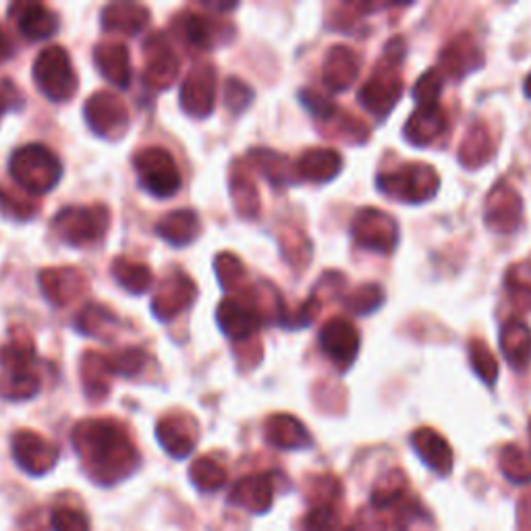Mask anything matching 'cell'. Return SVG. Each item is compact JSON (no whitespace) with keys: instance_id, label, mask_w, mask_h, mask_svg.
Masks as SVG:
<instances>
[{"instance_id":"cell-1","label":"cell","mask_w":531,"mask_h":531,"mask_svg":"<svg viewBox=\"0 0 531 531\" xmlns=\"http://www.w3.org/2000/svg\"><path fill=\"white\" fill-rule=\"evenodd\" d=\"M83 469L100 486H115L139 465L131 438L113 419H83L71 434Z\"/></svg>"},{"instance_id":"cell-2","label":"cell","mask_w":531,"mask_h":531,"mask_svg":"<svg viewBox=\"0 0 531 531\" xmlns=\"http://www.w3.org/2000/svg\"><path fill=\"white\" fill-rule=\"evenodd\" d=\"M405 40L393 38L384 48V59L378 63L372 77L359 90V102L370 115L384 119L397 106L403 94V79L399 75L405 59Z\"/></svg>"},{"instance_id":"cell-3","label":"cell","mask_w":531,"mask_h":531,"mask_svg":"<svg viewBox=\"0 0 531 531\" xmlns=\"http://www.w3.org/2000/svg\"><path fill=\"white\" fill-rule=\"evenodd\" d=\"M11 179L30 195H44L59 185L63 164L48 146L27 144L9 160Z\"/></svg>"},{"instance_id":"cell-4","label":"cell","mask_w":531,"mask_h":531,"mask_svg":"<svg viewBox=\"0 0 531 531\" xmlns=\"http://www.w3.org/2000/svg\"><path fill=\"white\" fill-rule=\"evenodd\" d=\"M110 225L106 206H67L52 220L57 237L71 247H86L98 243Z\"/></svg>"},{"instance_id":"cell-5","label":"cell","mask_w":531,"mask_h":531,"mask_svg":"<svg viewBox=\"0 0 531 531\" xmlns=\"http://www.w3.org/2000/svg\"><path fill=\"white\" fill-rule=\"evenodd\" d=\"M440 187V177L434 166L417 162L405 164L397 171H388L378 177V189L388 198H397L407 204H422L434 198Z\"/></svg>"},{"instance_id":"cell-6","label":"cell","mask_w":531,"mask_h":531,"mask_svg":"<svg viewBox=\"0 0 531 531\" xmlns=\"http://www.w3.org/2000/svg\"><path fill=\"white\" fill-rule=\"evenodd\" d=\"M34 79L38 90L52 102H67L77 92V75L63 46H48L38 54Z\"/></svg>"},{"instance_id":"cell-7","label":"cell","mask_w":531,"mask_h":531,"mask_svg":"<svg viewBox=\"0 0 531 531\" xmlns=\"http://www.w3.org/2000/svg\"><path fill=\"white\" fill-rule=\"evenodd\" d=\"M133 166L139 183L154 198L166 200L179 193L183 177L175 158L164 148L139 150L133 158Z\"/></svg>"},{"instance_id":"cell-8","label":"cell","mask_w":531,"mask_h":531,"mask_svg":"<svg viewBox=\"0 0 531 531\" xmlns=\"http://www.w3.org/2000/svg\"><path fill=\"white\" fill-rule=\"evenodd\" d=\"M351 235L361 247L390 254L399 243V225L378 208H361L351 222Z\"/></svg>"},{"instance_id":"cell-9","label":"cell","mask_w":531,"mask_h":531,"mask_svg":"<svg viewBox=\"0 0 531 531\" xmlns=\"http://www.w3.org/2000/svg\"><path fill=\"white\" fill-rule=\"evenodd\" d=\"M83 115L90 129L106 139H119L129 129V110L125 102L110 92H96L90 96L83 106Z\"/></svg>"},{"instance_id":"cell-10","label":"cell","mask_w":531,"mask_h":531,"mask_svg":"<svg viewBox=\"0 0 531 531\" xmlns=\"http://www.w3.org/2000/svg\"><path fill=\"white\" fill-rule=\"evenodd\" d=\"M179 104L183 113L193 119H204L214 113L216 69L212 65H198L189 71L181 83Z\"/></svg>"},{"instance_id":"cell-11","label":"cell","mask_w":531,"mask_h":531,"mask_svg":"<svg viewBox=\"0 0 531 531\" xmlns=\"http://www.w3.org/2000/svg\"><path fill=\"white\" fill-rule=\"evenodd\" d=\"M146 69L144 83L150 90H169L179 75V57L169 38L164 34H152L144 42Z\"/></svg>"},{"instance_id":"cell-12","label":"cell","mask_w":531,"mask_h":531,"mask_svg":"<svg viewBox=\"0 0 531 531\" xmlns=\"http://www.w3.org/2000/svg\"><path fill=\"white\" fill-rule=\"evenodd\" d=\"M15 463L30 475H46L59 463V449L48 438L32 432L19 430L11 440Z\"/></svg>"},{"instance_id":"cell-13","label":"cell","mask_w":531,"mask_h":531,"mask_svg":"<svg viewBox=\"0 0 531 531\" xmlns=\"http://www.w3.org/2000/svg\"><path fill=\"white\" fill-rule=\"evenodd\" d=\"M156 438L162 449L175 459H185L193 453L200 438L198 419L189 413L164 415L156 426Z\"/></svg>"},{"instance_id":"cell-14","label":"cell","mask_w":531,"mask_h":531,"mask_svg":"<svg viewBox=\"0 0 531 531\" xmlns=\"http://www.w3.org/2000/svg\"><path fill=\"white\" fill-rule=\"evenodd\" d=\"M359 332L353 322L345 318H332L320 330V347L334 366L347 370L353 366L359 353Z\"/></svg>"},{"instance_id":"cell-15","label":"cell","mask_w":531,"mask_h":531,"mask_svg":"<svg viewBox=\"0 0 531 531\" xmlns=\"http://www.w3.org/2000/svg\"><path fill=\"white\" fill-rule=\"evenodd\" d=\"M216 322L231 341L245 343L258 332L262 324V314L251 301L229 297L218 305Z\"/></svg>"},{"instance_id":"cell-16","label":"cell","mask_w":531,"mask_h":531,"mask_svg":"<svg viewBox=\"0 0 531 531\" xmlns=\"http://www.w3.org/2000/svg\"><path fill=\"white\" fill-rule=\"evenodd\" d=\"M195 295H198L195 283L181 270H175L160 283V289L152 299V312L158 320L169 322L171 318L187 310Z\"/></svg>"},{"instance_id":"cell-17","label":"cell","mask_w":531,"mask_h":531,"mask_svg":"<svg viewBox=\"0 0 531 531\" xmlns=\"http://www.w3.org/2000/svg\"><path fill=\"white\" fill-rule=\"evenodd\" d=\"M523 218V202L519 193L507 185L498 183L486 200V225L498 233H513Z\"/></svg>"},{"instance_id":"cell-18","label":"cell","mask_w":531,"mask_h":531,"mask_svg":"<svg viewBox=\"0 0 531 531\" xmlns=\"http://www.w3.org/2000/svg\"><path fill=\"white\" fill-rule=\"evenodd\" d=\"M44 297L57 307L69 305L86 291V276L75 268H46L38 274Z\"/></svg>"},{"instance_id":"cell-19","label":"cell","mask_w":531,"mask_h":531,"mask_svg":"<svg viewBox=\"0 0 531 531\" xmlns=\"http://www.w3.org/2000/svg\"><path fill=\"white\" fill-rule=\"evenodd\" d=\"M274 500V486L268 473L245 475L229 492V502L254 515L270 511Z\"/></svg>"},{"instance_id":"cell-20","label":"cell","mask_w":531,"mask_h":531,"mask_svg":"<svg viewBox=\"0 0 531 531\" xmlns=\"http://www.w3.org/2000/svg\"><path fill=\"white\" fill-rule=\"evenodd\" d=\"M94 63L100 75L113 83V86L125 90L129 88L133 71H131V54L125 44L119 42H100L94 48Z\"/></svg>"},{"instance_id":"cell-21","label":"cell","mask_w":531,"mask_h":531,"mask_svg":"<svg viewBox=\"0 0 531 531\" xmlns=\"http://www.w3.org/2000/svg\"><path fill=\"white\" fill-rule=\"evenodd\" d=\"M482 65V50L471 34H461L440 54V71L446 77L461 79Z\"/></svg>"},{"instance_id":"cell-22","label":"cell","mask_w":531,"mask_h":531,"mask_svg":"<svg viewBox=\"0 0 531 531\" xmlns=\"http://www.w3.org/2000/svg\"><path fill=\"white\" fill-rule=\"evenodd\" d=\"M264 436L268 444L281 451H299L312 446V436L295 415L276 413L270 415L264 424Z\"/></svg>"},{"instance_id":"cell-23","label":"cell","mask_w":531,"mask_h":531,"mask_svg":"<svg viewBox=\"0 0 531 531\" xmlns=\"http://www.w3.org/2000/svg\"><path fill=\"white\" fill-rule=\"evenodd\" d=\"M359 75V57L347 46H332L324 59L322 79L332 92H343Z\"/></svg>"},{"instance_id":"cell-24","label":"cell","mask_w":531,"mask_h":531,"mask_svg":"<svg viewBox=\"0 0 531 531\" xmlns=\"http://www.w3.org/2000/svg\"><path fill=\"white\" fill-rule=\"evenodd\" d=\"M446 125H449V119H446L440 104L417 106L405 123V139L413 146H428L444 133Z\"/></svg>"},{"instance_id":"cell-25","label":"cell","mask_w":531,"mask_h":531,"mask_svg":"<svg viewBox=\"0 0 531 531\" xmlns=\"http://www.w3.org/2000/svg\"><path fill=\"white\" fill-rule=\"evenodd\" d=\"M102 27L110 34L137 36L150 23V9L137 3H113L102 9Z\"/></svg>"},{"instance_id":"cell-26","label":"cell","mask_w":531,"mask_h":531,"mask_svg":"<svg viewBox=\"0 0 531 531\" xmlns=\"http://www.w3.org/2000/svg\"><path fill=\"white\" fill-rule=\"evenodd\" d=\"M9 13L15 17L19 32L27 40H34V42L50 38L59 27L57 15H54L46 5H40V3H19V5H13Z\"/></svg>"},{"instance_id":"cell-27","label":"cell","mask_w":531,"mask_h":531,"mask_svg":"<svg viewBox=\"0 0 531 531\" xmlns=\"http://www.w3.org/2000/svg\"><path fill=\"white\" fill-rule=\"evenodd\" d=\"M343 169V158L337 150L328 148H312L301 154L295 164L299 179L312 183H328L337 177Z\"/></svg>"},{"instance_id":"cell-28","label":"cell","mask_w":531,"mask_h":531,"mask_svg":"<svg viewBox=\"0 0 531 531\" xmlns=\"http://www.w3.org/2000/svg\"><path fill=\"white\" fill-rule=\"evenodd\" d=\"M413 449L430 469L438 475H449L453 469V449L436 430L419 428L413 436Z\"/></svg>"},{"instance_id":"cell-29","label":"cell","mask_w":531,"mask_h":531,"mask_svg":"<svg viewBox=\"0 0 531 531\" xmlns=\"http://www.w3.org/2000/svg\"><path fill=\"white\" fill-rule=\"evenodd\" d=\"M179 34L187 46L210 50L216 44L225 42V25L210 19L208 15L185 13L179 21Z\"/></svg>"},{"instance_id":"cell-30","label":"cell","mask_w":531,"mask_h":531,"mask_svg":"<svg viewBox=\"0 0 531 531\" xmlns=\"http://www.w3.org/2000/svg\"><path fill=\"white\" fill-rule=\"evenodd\" d=\"M200 231H202V225H200L198 212H193L189 208L169 212L156 225L158 237L173 247H185L193 243L195 239H198Z\"/></svg>"},{"instance_id":"cell-31","label":"cell","mask_w":531,"mask_h":531,"mask_svg":"<svg viewBox=\"0 0 531 531\" xmlns=\"http://www.w3.org/2000/svg\"><path fill=\"white\" fill-rule=\"evenodd\" d=\"M113 376V363H110L108 355L90 351L81 357V380L88 399L102 401L110 393Z\"/></svg>"},{"instance_id":"cell-32","label":"cell","mask_w":531,"mask_h":531,"mask_svg":"<svg viewBox=\"0 0 531 531\" xmlns=\"http://www.w3.org/2000/svg\"><path fill=\"white\" fill-rule=\"evenodd\" d=\"M500 349L505 359L511 363V368L515 370H525L531 361V330L529 326L513 318L500 332Z\"/></svg>"},{"instance_id":"cell-33","label":"cell","mask_w":531,"mask_h":531,"mask_svg":"<svg viewBox=\"0 0 531 531\" xmlns=\"http://www.w3.org/2000/svg\"><path fill=\"white\" fill-rule=\"evenodd\" d=\"M36 345L27 330H13L11 341L0 347V370L3 374L34 372Z\"/></svg>"},{"instance_id":"cell-34","label":"cell","mask_w":531,"mask_h":531,"mask_svg":"<svg viewBox=\"0 0 531 531\" xmlns=\"http://www.w3.org/2000/svg\"><path fill=\"white\" fill-rule=\"evenodd\" d=\"M494 154V144H492V137L486 129V125L482 123H475L465 139L461 144V150H459V160L461 164H465L467 169H478V166L486 164Z\"/></svg>"},{"instance_id":"cell-35","label":"cell","mask_w":531,"mask_h":531,"mask_svg":"<svg viewBox=\"0 0 531 531\" xmlns=\"http://www.w3.org/2000/svg\"><path fill=\"white\" fill-rule=\"evenodd\" d=\"M115 326H119V320L115 318V314L106 310L104 305H96V303L83 307L75 320V328L81 334H86V337H96V339L110 337V332H113Z\"/></svg>"},{"instance_id":"cell-36","label":"cell","mask_w":531,"mask_h":531,"mask_svg":"<svg viewBox=\"0 0 531 531\" xmlns=\"http://www.w3.org/2000/svg\"><path fill=\"white\" fill-rule=\"evenodd\" d=\"M110 270H113L115 281L131 295L146 293L154 283V274L148 266L139 264V262H131L127 258H117Z\"/></svg>"},{"instance_id":"cell-37","label":"cell","mask_w":531,"mask_h":531,"mask_svg":"<svg viewBox=\"0 0 531 531\" xmlns=\"http://www.w3.org/2000/svg\"><path fill=\"white\" fill-rule=\"evenodd\" d=\"M231 195L237 212L243 218H254L260 212L258 189L245 169H233L231 173Z\"/></svg>"},{"instance_id":"cell-38","label":"cell","mask_w":531,"mask_h":531,"mask_svg":"<svg viewBox=\"0 0 531 531\" xmlns=\"http://www.w3.org/2000/svg\"><path fill=\"white\" fill-rule=\"evenodd\" d=\"M249 160L254 162L256 169L272 183V185H287L291 181V164L285 156L270 152L266 148L251 150Z\"/></svg>"},{"instance_id":"cell-39","label":"cell","mask_w":531,"mask_h":531,"mask_svg":"<svg viewBox=\"0 0 531 531\" xmlns=\"http://www.w3.org/2000/svg\"><path fill=\"white\" fill-rule=\"evenodd\" d=\"M189 478L200 492H216L227 484V469L210 457H200L193 461Z\"/></svg>"},{"instance_id":"cell-40","label":"cell","mask_w":531,"mask_h":531,"mask_svg":"<svg viewBox=\"0 0 531 531\" xmlns=\"http://www.w3.org/2000/svg\"><path fill=\"white\" fill-rule=\"evenodd\" d=\"M42 382L36 372L0 374V397L9 401H25L40 393Z\"/></svg>"},{"instance_id":"cell-41","label":"cell","mask_w":531,"mask_h":531,"mask_svg":"<svg viewBox=\"0 0 531 531\" xmlns=\"http://www.w3.org/2000/svg\"><path fill=\"white\" fill-rule=\"evenodd\" d=\"M407 490V478L401 469H393L384 473L382 478L378 480V484L372 490V505L378 509H386V507H393L395 502H399L403 498Z\"/></svg>"},{"instance_id":"cell-42","label":"cell","mask_w":531,"mask_h":531,"mask_svg":"<svg viewBox=\"0 0 531 531\" xmlns=\"http://www.w3.org/2000/svg\"><path fill=\"white\" fill-rule=\"evenodd\" d=\"M500 469L507 480L527 484L531 482V455H527L517 444H507L500 453Z\"/></svg>"},{"instance_id":"cell-43","label":"cell","mask_w":531,"mask_h":531,"mask_svg":"<svg viewBox=\"0 0 531 531\" xmlns=\"http://www.w3.org/2000/svg\"><path fill=\"white\" fill-rule=\"evenodd\" d=\"M110 363H113L115 376L137 378L146 372L148 366H154V359L144 349L131 347V349H125V351L110 357Z\"/></svg>"},{"instance_id":"cell-44","label":"cell","mask_w":531,"mask_h":531,"mask_svg":"<svg viewBox=\"0 0 531 531\" xmlns=\"http://www.w3.org/2000/svg\"><path fill=\"white\" fill-rule=\"evenodd\" d=\"M214 270L218 276V283L225 291H237L245 283V268L235 254H220L214 260Z\"/></svg>"},{"instance_id":"cell-45","label":"cell","mask_w":531,"mask_h":531,"mask_svg":"<svg viewBox=\"0 0 531 531\" xmlns=\"http://www.w3.org/2000/svg\"><path fill=\"white\" fill-rule=\"evenodd\" d=\"M469 359H471V366L486 384H494L498 378V361L494 357V353L490 351V347L480 341V339H473L469 343Z\"/></svg>"},{"instance_id":"cell-46","label":"cell","mask_w":531,"mask_h":531,"mask_svg":"<svg viewBox=\"0 0 531 531\" xmlns=\"http://www.w3.org/2000/svg\"><path fill=\"white\" fill-rule=\"evenodd\" d=\"M505 285L519 305L531 307V264L511 266L505 276Z\"/></svg>"},{"instance_id":"cell-47","label":"cell","mask_w":531,"mask_h":531,"mask_svg":"<svg viewBox=\"0 0 531 531\" xmlns=\"http://www.w3.org/2000/svg\"><path fill=\"white\" fill-rule=\"evenodd\" d=\"M384 301V291L378 285H363L359 289H355L349 297H347V310L351 314L357 316H366L372 314L374 310L382 305Z\"/></svg>"},{"instance_id":"cell-48","label":"cell","mask_w":531,"mask_h":531,"mask_svg":"<svg viewBox=\"0 0 531 531\" xmlns=\"http://www.w3.org/2000/svg\"><path fill=\"white\" fill-rule=\"evenodd\" d=\"M444 86V75L440 69H430L422 77L417 79L415 88H413V98L417 100L419 106L426 104H440V94Z\"/></svg>"},{"instance_id":"cell-49","label":"cell","mask_w":531,"mask_h":531,"mask_svg":"<svg viewBox=\"0 0 531 531\" xmlns=\"http://www.w3.org/2000/svg\"><path fill=\"white\" fill-rule=\"evenodd\" d=\"M52 531H92L88 517L77 509L59 507L50 515Z\"/></svg>"},{"instance_id":"cell-50","label":"cell","mask_w":531,"mask_h":531,"mask_svg":"<svg viewBox=\"0 0 531 531\" xmlns=\"http://www.w3.org/2000/svg\"><path fill=\"white\" fill-rule=\"evenodd\" d=\"M299 98H301V104H303L307 110H310V113H312L318 121H322V123H328L334 115L339 113V106L334 104V102H330L326 96H322V94L316 92V90H303V92L299 94Z\"/></svg>"},{"instance_id":"cell-51","label":"cell","mask_w":531,"mask_h":531,"mask_svg":"<svg viewBox=\"0 0 531 531\" xmlns=\"http://www.w3.org/2000/svg\"><path fill=\"white\" fill-rule=\"evenodd\" d=\"M254 100V90H251L245 81H239L237 77H231L225 83V104L229 106L231 113L239 115Z\"/></svg>"},{"instance_id":"cell-52","label":"cell","mask_w":531,"mask_h":531,"mask_svg":"<svg viewBox=\"0 0 531 531\" xmlns=\"http://www.w3.org/2000/svg\"><path fill=\"white\" fill-rule=\"evenodd\" d=\"M0 212H3L7 218L27 220L36 214V204L30 200H19L15 193L0 187Z\"/></svg>"},{"instance_id":"cell-53","label":"cell","mask_w":531,"mask_h":531,"mask_svg":"<svg viewBox=\"0 0 531 531\" xmlns=\"http://www.w3.org/2000/svg\"><path fill=\"white\" fill-rule=\"evenodd\" d=\"M337 525H339V515L330 505L314 507L303 519L305 531H337Z\"/></svg>"},{"instance_id":"cell-54","label":"cell","mask_w":531,"mask_h":531,"mask_svg":"<svg viewBox=\"0 0 531 531\" xmlns=\"http://www.w3.org/2000/svg\"><path fill=\"white\" fill-rule=\"evenodd\" d=\"M517 521H519V531H531V492L523 494L519 500Z\"/></svg>"},{"instance_id":"cell-55","label":"cell","mask_w":531,"mask_h":531,"mask_svg":"<svg viewBox=\"0 0 531 531\" xmlns=\"http://www.w3.org/2000/svg\"><path fill=\"white\" fill-rule=\"evenodd\" d=\"M9 92H13L11 81H0V117H3L7 110L13 106Z\"/></svg>"},{"instance_id":"cell-56","label":"cell","mask_w":531,"mask_h":531,"mask_svg":"<svg viewBox=\"0 0 531 531\" xmlns=\"http://www.w3.org/2000/svg\"><path fill=\"white\" fill-rule=\"evenodd\" d=\"M11 54H13V44L9 36L5 34L3 27H0V65H3L7 59H11Z\"/></svg>"},{"instance_id":"cell-57","label":"cell","mask_w":531,"mask_h":531,"mask_svg":"<svg viewBox=\"0 0 531 531\" xmlns=\"http://www.w3.org/2000/svg\"><path fill=\"white\" fill-rule=\"evenodd\" d=\"M523 90H525V96L527 98H531V73L527 75V79H525V86H523Z\"/></svg>"},{"instance_id":"cell-58","label":"cell","mask_w":531,"mask_h":531,"mask_svg":"<svg viewBox=\"0 0 531 531\" xmlns=\"http://www.w3.org/2000/svg\"><path fill=\"white\" fill-rule=\"evenodd\" d=\"M529 436H531V422H529Z\"/></svg>"}]
</instances>
